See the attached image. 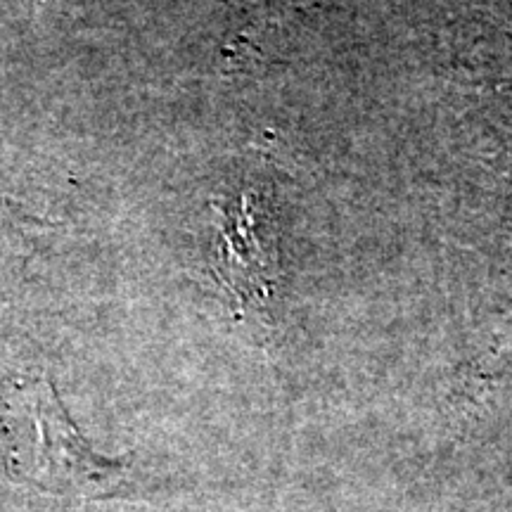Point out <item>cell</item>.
Segmentation results:
<instances>
[{"label":"cell","mask_w":512,"mask_h":512,"mask_svg":"<svg viewBox=\"0 0 512 512\" xmlns=\"http://www.w3.org/2000/svg\"><path fill=\"white\" fill-rule=\"evenodd\" d=\"M219 235V268L221 280L245 302L264 299L271 283V256L266 242L254 226L247 197L235 211H223Z\"/></svg>","instance_id":"obj_2"},{"label":"cell","mask_w":512,"mask_h":512,"mask_svg":"<svg viewBox=\"0 0 512 512\" xmlns=\"http://www.w3.org/2000/svg\"><path fill=\"white\" fill-rule=\"evenodd\" d=\"M38 451L34 484L50 494L72 498H110L124 479L119 460L102 458L88 446L57 399L55 387L43 382L34 392Z\"/></svg>","instance_id":"obj_1"}]
</instances>
